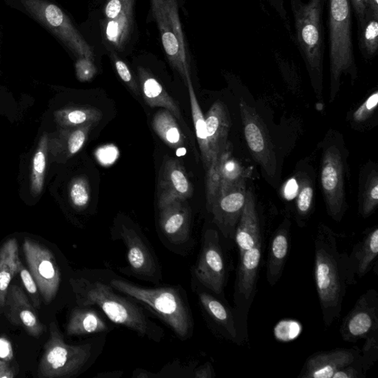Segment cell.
I'll list each match as a JSON object with an SVG mask.
<instances>
[{
  "instance_id": "6da1fadb",
  "label": "cell",
  "mask_w": 378,
  "mask_h": 378,
  "mask_svg": "<svg viewBox=\"0 0 378 378\" xmlns=\"http://www.w3.org/2000/svg\"><path fill=\"white\" fill-rule=\"evenodd\" d=\"M90 277H73L70 285L78 306H94L115 324L123 326L160 343L165 336L164 329L152 321L149 310L106 283L99 270H95Z\"/></svg>"
},
{
  "instance_id": "7a4b0ae2",
  "label": "cell",
  "mask_w": 378,
  "mask_h": 378,
  "mask_svg": "<svg viewBox=\"0 0 378 378\" xmlns=\"http://www.w3.org/2000/svg\"><path fill=\"white\" fill-rule=\"evenodd\" d=\"M314 278L324 323L329 327L341 316L346 290L357 281L349 255L339 251L338 236L324 225L315 239Z\"/></svg>"
},
{
  "instance_id": "3957f363",
  "label": "cell",
  "mask_w": 378,
  "mask_h": 378,
  "mask_svg": "<svg viewBox=\"0 0 378 378\" xmlns=\"http://www.w3.org/2000/svg\"><path fill=\"white\" fill-rule=\"evenodd\" d=\"M110 283L156 315L180 340L192 336L195 324L187 293L181 286L143 287L119 278L110 279Z\"/></svg>"
},
{
  "instance_id": "277c9868",
  "label": "cell",
  "mask_w": 378,
  "mask_h": 378,
  "mask_svg": "<svg viewBox=\"0 0 378 378\" xmlns=\"http://www.w3.org/2000/svg\"><path fill=\"white\" fill-rule=\"evenodd\" d=\"M328 0H290L294 19L292 38L305 63L316 93L321 94L323 83L325 34L323 14Z\"/></svg>"
},
{
  "instance_id": "5b68a950",
  "label": "cell",
  "mask_w": 378,
  "mask_h": 378,
  "mask_svg": "<svg viewBox=\"0 0 378 378\" xmlns=\"http://www.w3.org/2000/svg\"><path fill=\"white\" fill-rule=\"evenodd\" d=\"M329 54L331 66V102L339 91L343 75L355 80L357 67L352 34L351 0H328Z\"/></svg>"
},
{
  "instance_id": "8992f818",
  "label": "cell",
  "mask_w": 378,
  "mask_h": 378,
  "mask_svg": "<svg viewBox=\"0 0 378 378\" xmlns=\"http://www.w3.org/2000/svg\"><path fill=\"white\" fill-rule=\"evenodd\" d=\"M104 342L95 339L94 342L70 345L64 340L55 322L50 324V338L38 368L40 378H70L80 374L99 357Z\"/></svg>"
},
{
  "instance_id": "52a82bcc",
  "label": "cell",
  "mask_w": 378,
  "mask_h": 378,
  "mask_svg": "<svg viewBox=\"0 0 378 378\" xmlns=\"http://www.w3.org/2000/svg\"><path fill=\"white\" fill-rule=\"evenodd\" d=\"M13 5L51 32L80 59L93 60L91 47L62 10L49 0H13Z\"/></svg>"
},
{
  "instance_id": "ba28073f",
  "label": "cell",
  "mask_w": 378,
  "mask_h": 378,
  "mask_svg": "<svg viewBox=\"0 0 378 378\" xmlns=\"http://www.w3.org/2000/svg\"><path fill=\"white\" fill-rule=\"evenodd\" d=\"M116 237L127 248L129 273L138 279L159 284L163 278L161 267L149 240L142 232L121 224Z\"/></svg>"
},
{
  "instance_id": "9c48e42d",
  "label": "cell",
  "mask_w": 378,
  "mask_h": 378,
  "mask_svg": "<svg viewBox=\"0 0 378 378\" xmlns=\"http://www.w3.org/2000/svg\"><path fill=\"white\" fill-rule=\"evenodd\" d=\"M195 274L200 283L213 294L224 295L227 281V265L220 244L219 233L208 229L203 236Z\"/></svg>"
},
{
  "instance_id": "30bf717a",
  "label": "cell",
  "mask_w": 378,
  "mask_h": 378,
  "mask_svg": "<svg viewBox=\"0 0 378 378\" xmlns=\"http://www.w3.org/2000/svg\"><path fill=\"white\" fill-rule=\"evenodd\" d=\"M23 250L27 264L45 305L54 301L61 284V271L52 252L38 241L26 239Z\"/></svg>"
},
{
  "instance_id": "8fae6325",
  "label": "cell",
  "mask_w": 378,
  "mask_h": 378,
  "mask_svg": "<svg viewBox=\"0 0 378 378\" xmlns=\"http://www.w3.org/2000/svg\"><path fill=\"white\" fill-rule=\"evenodd\" d=\"M263 240L253 248L239 254L235 285L234 307L244 326L248 327V316L257 290V282L263 257Z\"/></svg>"
},
{
  "instance_id": "7c38bea8",
  "label": "cell",
  "mask_w": 378,
  "mask_h": 378,
  "mask_svg": "<svg viewBox=\"0 0 378 378\" xmlns=\"http://www.w3.org/2000/svg\"><path fill=\"white\" fill-rule=\"evenodd\" d=\"M239 111L248 146L254 158L268 176H275L277 160L272 142L259 115L244 100L241 99Z\"/></svg>"
},
{
  "instance_id": "4fadbf2b",
  "label": "cell",
  "mask_w": 378,
  "mask_h": 378,
  "mask_svg": "<svg viewBox=\"0 0 378 378\" xmlns=\"http://www.w3.org/2000/svg\"><path fill=\"white\" fill-rule=\"evenodd\" d=\"M344 168L342 154L334 146L323 154L321 183L328 215L341 222L346 211Z\"/></svg>"
},
{
  "instance_id": "5bb4252c",
  "label": "cell",
  "mask_w": 378,
  "mask_h": 378,
  "mask_svg": "<svg viewBox=\"0 0 378 378\" xmlns=\"http://www.w3.org/2000/svg\"><path fill=\"white\" fill-rule=\"evenodd\" d=\"M198 296L210 323L221 337L237 345L247 342L248 327L240 322L235 308L215 294L201 292Z\"/></svg>"
},
{
  "instance_id": "9a60e30c",
  "label": "cell",
  "mask_w": 378,
  "mask_h": 378,
  "mask_svg": "<svg viewBox=\"0 0 378 378\" xmlns=\"http://www.w3.org/2000/svg\"><path fill=\"white\" fill-rule=\"evenodd\" d=\"M378 333V294L370 289L357 299L340 328L344 342L356 343Z\"/></svg>"
},
{
  "instance_id": "2e32d148",
  "label": "cell",
  "mask_w": 378,
  "mask_h": 378,
  "mask_svg": "<svg viewBox=\"0 0 378 378\" xmlns=\"http://www.w3.org/2000/svg\"><path fill=\"white\" fill-rule=\"evenodd\" d=\"M193 187L179 161L165 158L158 180L159 209L177 200H187L193 196Z\"/></svg>"
},
{
  "instance_id": "e0dca14e",
  "label": "cell",
  "mask_w": 378,
  "mask_h": 378,
  "mask_svg": "<svg viewBox=\"0 0 378 378\" xmlns=\"http://www.w3.org/2000/svg\"><path fill=\"white\" fill-rule=\"evenodd\" d=\"M3 314L10 323L23 328L32 337L40 338L45 332L27 296L16 285L8 287Z\"/></svg>"
},
{
  "instance_id": "ac0fdd59",
  "label": "cell",
  "mask_w": 378,
  "mask_h": 378,
  "mask_svg": "<svg viewBox=\"0 0 378 378\" xmlns=\"http://www.w3.org/2000/svg\"><path fill=\"white\" fill-rule=\"evenodd\" d=\"M361 349L337 348L310 355L298 378H333L338 371L351 364L359 355Z\"/></svg>"
},
{
  "instance_id": "d6986e66",
  "label": "cell",
  "mask_w": 378,
  "mask_h": 378,
  "mask_svg": "<svg viewBox=\"0 0 378 378\" xmlns=\"http://www.w3.org/2000/svg\"><path fill=\"white\" fill-rule=\"evenodd\" d=\"M245 182L220 196L209 211L224 237L235 239L236 229L246 202Z\"/></svg>"
},
{
  "instance_id": "ffe728a7",
  "label": "cell",
  "mask_w": 378,
  "mask_h": 378,
  "mask_svg": "<svg viewBox=\"0 0 378 378\" xmlns=\"http://www.w3.org/2000/svg\"><path fill=\"white\" fill-rule=\"evenodd\" d=\"M153 11L156 15L161 29L162 42L170 62L186 82L190 78L189 67L186 51H184L174 34L169 21L166 1L165 0H152Z\"/></svg>"
},
{
  "instance_id": "44dd1931",
  "label": "cell",
  "mask_w": 378,
  "mask_h": 378,
  "mask_svg": "<svg viewBox=\"0 0 378 378\" xmlns=\"http://www.w3.org/2000/svg\"><path fill=\"white\" fill-rule=\"evenodd\" d=\"M191 220V209L187 200H174L160 209V227L163 235L174 244L189 241Z\"/></svg>"
},
{
  "instance_id": "7402d4cb",
  "label": "cell",
  "mask_w": 378,
  "mask_h": 378,
  "mask_svg": "<svg viewBox=\"0 0 378 378\" xmlns=\"http://www.w3.org/2000/svg\"><path fill=\"white\" fill-rule=\"evenodd\" d=\"M290 226V222L285 220L270 240L266 279L271 286L279 282L284 272L292 244Z\"/></svg>"
},
{
  "instance_id": "603a6c76",
  "label": "cell",
  "mask_w": 378,
  "mask_h": 378,
  "mask_svg": "<svg viewBox=\"0 0 378 378\" xmlns=\"http://www.w3.org/2000/svg\"><path fill=\"white\" fill-rule=\"evenodd\" d=\"M235 240L239 255L263 240L255 198L251 190L246 191L245 205L236 229Z\"/></svg>"
},
{
  "instance_id": "cb8c5ba5",
  "label": "cell",
  "mask_w": 378,
  "mask_h": 378,
  "mask_svg": "<svg viewBox=\"0 0 378 378\" xmlns=\"http://www.w3.org/2000/svg\"><path fill=\"white\" fill-rule=\"evenodd\" d=\"M106 318L101 310L94 306H78L71 313L67 334L82 336L110 333L112 329Z\"/></svg>"
},
{
  "instance_id": "d4e9b609",
  "label": "cell",
  "mask_w": 378,
  "mask_h": 378,
  "mask_svg": "<svg viewBox=\"0 0 378 378\" xmlns=\"http://www.w3.org/2000/svg\"><path fill=\"white\" fill-rule=\"evenodd\" d=\"M211 158L225 150L231 128L230 116L224 103L217 102L205 115ZM212 161V160H211Z\"/></svg>"
},
{
  "instance_id": "484cf974",
  "label": "cell",
  "mask_w": 378,
  "mask_h": 378,
  "mask_svg": "<svg viewBox=\"0 0 378 378\" xmlns=\"http://www.w3.org/2000/svg\"><path fill=\"white\" fill-rule=\"evenodd\" d=\"M378 227L368 231L364 238L353 248L349 255L356 276L363 278L377 265Z\"/></svg>"
},
{
  "instance_id": "4316f807",
  "label": "cell",
  "mask_w": 378,
  "mask_h": 378,
  "mask_svg": "<svg viewBox=\"0 0 378 378\" xmlns=\"http://www.w3.org/2000/svg\"><path fill=\"white\" fill-rule=\"evenodd\" d=\"M139 77L141 89L144 100L151 108H163L170 111L178 120L182 119L180 110L177 102L163 88L161 84L150 73L140 69Z\"/></svg>"
},
{
  "instance_id": "83f0119b",
  "label": "cell",
  "mask_w": 378,
  "mask_h": 378,
  "mask_svg": "<svg viewBox=\"0 0 378 378\" xmlns=\"http://www.w3.org/2000/svg\"><path fill=\"white\" fill-rule=\"evenodd\" d=\"M21 263L16 239H8L0 248V314H3L8 287Z\"/></svg>"
},
{
  "instance_id": "f1b7e54d",
  "label": "cell",
  "mask_w": 378,
  "mask_h": 378,
  "mask_svg": "<svg viewBox=\"0 0 378 378\" xmlns=\"http://www.w3.org/2000/svg\"><path fill=\"white\" fill-rule=\"evenodd\" d=\"M174 118L170 111L161 110L154 115L152 128L167 146L178 150L185 145V137Z\"/></svg>"
},
{
  "instance_id": "f546056e",
  "label": "cell",
  "mask_w": 378,
  "mask_h": 378,
  "mask_svg": "<svg viewBox=\"0 0 378 378\" xmlns=\"http://www.w3.org/2000/svg\"><path fill=\"white\" fill-rule=\"evenodd\" d=\"M187 84L189 92L190 104L191 108V114L193 125L196 132V137L199 143V147L201 152V157L206 171L210 167L211 163V154L209 148L208 140L207 128L205 121V116L203 115L197 96L193 91V87L191 80V78L187 80Z\"/></svg>"
},
{
  "instance_id": "4dcf8cb0",
  "label": "cell",
  "mask_w": 378,
  "mask_h": 378,
  "mask_svg": "<svg viewBox=\"0 0 378 378\" xmlns=\"http://www.w3.org/2000/svg\"><path fill=\"white\" fill-rule=\"evenodd\" d=\"M357 43L366 60L374 59L378 51V16L367 10L364 21L357 25Z\"/></svg>"
},
{
  "instance_id": "1f68e13d",
  "label": "cell",
  "mask_w": 378,
  "mask_h": 378,
  "mask_svg": "<svg viewBox=\"0 0 378 378\" xmlns=\"http://www.w3.org/2000/svg\"><path fill=\"white\" fill-rule=\"evenodd\" d=\"M132 4L133 0H127L119 15L106 25V38L115 46L121 47L127 40L132 21Z\"/></svg>"
},
{
  "instance_id": "d6a6232c",
  "label": "cell",
  "mask_w": 378,
  "mask_h": 378,
  "mask_svg": "<svg viewBox=\"0 0 378 378\" xmlns=\"http://www.w3.org/2000/svg\"><path fill=\"white\" fill-rule=\"evenodd\" d=\"M221 156L222 186L220 196L225 195L238 187L240 183L245 182L244 170L237 161L231 158L230 143L228 142L226 147L222 152Z\"/></svg>"
},
{
  "instance_id": "836d02e7",
  "label": "cell",
  "mask_w": 378,
  "mask_h": 378,
  "mask_svg": "<svg viewBox=\"0 0 378 378\" xmlns=\"http://www.w3.org/2000/svg\"><path fill=\"white\" fill-rule=\"evenodd\" d=\"M378 204V174L376 169L368 173L360 186L359 212L364 218L371 216Z\"/></svg>"
},
{
  "instance_id": "e575fe53",
  "label": "cell",
  "mask_w": 378,
  "mask_h": 378,
  "mask_svg": "<svg viewBox=\"0 0 378 378\" xmlns=\"http://www.w3.org/2000/svg\"><path fill=\"white\" fill-rule=\"evenodd\" d=\"M102 113L95 108H73L63 111L60 115L62 125L70 128H79L88 123H98L102 119Z\"/></svg>"
},
{
  "instance_id": "d590c367",
  "label": "cell",
  "mask_w": 378,
  "mask_h": 378,
  "mask_svg": "<svg viewBox=\"0 0 378 378\" xmlns=\"http://www.w3.org/2000/svg\"><path fill=\"white\" fill-rule=\"evenodd\" d=\"M222 152L213 157L210 167L206 170V189L207 209L209 212L220 196L222 186Z\"/></svg>"
},
{
  "instance_id": "8d00e7d4",
  "label": "cell",
  "mask_w": 378,
  "mask_h": 378,
  "mask_svg": "<svg viewBox=\"0 0 378 378\" xmlns=\"http://www.w3.org/2000/svg\"><path fill=\"white\" fill-rule=\"evenodd\" d=\"M366 342L359 355L351 364L360 373L363 378L378 359V333L365 339Z\"/></svg>"
},
{
  "instance_id": "74e56055",
  "label": "cell",
  "mask_w": 378,
  "mask_h": 378,
  "mask_svg": "<svg viewBox=\"0 0 378 378\" xmlns=\"http://www.w3.org/2000/svg\"><path fill=\"white\" fill-rule=\"evenodd\" d=\"M70 198L73 206L84 210L88 206L91 201V189L88 180L85 178H77L71 182Z\"/></svg>"
},
{
  "instance_id": "f35d334b",
  "label": "cell",
  "mask_w": 378,
  "mask_h": 378,
  "mask_svg": "<svg viewBox=\"0 0 378 378\" xmlns=\"http://www.w3.org/2000/svg\"><path fill=\"white\" fill-rule=\"evenodd\" d=\"M46 141L43 139L33 161L32 190L36 196L41 192L43 187L46 169Z\"/></svg>"
},
{
  "instance_id": "ab89813d",
  "label": "cell",
  "mask_w": 378,
  "mask_h": 378,
  "mask_svg": "<svg viewBox=\"0 0 378 378\" xmlns=\"http://www.w3.org/2000/svg\"><path fill=\"white\" fill-rule=\"evenodd\" d=\"M314 199V189L309 181L303 180L301 182L297 198V211L300 221L305 219L311 209ZM301 222H299V226Z\"/></svg>"
},
{
  "instance_id": "60d3db41",
  "label": "cell",
  "mask_w": 378,
  "mask_h": 378,
  "mask_svg": "<svg viewBox=\"0 0 378 378\" xmlns=\"http://www.w3.org/2000/svg\"><path fill=\"white\" fill-rule=\"evenodd\" d=\"M18 273L21 275L23 284L24 285L27 293L30 295L34 307L40 308V295L38 292V287L30 272L23 266L22 261L19 264Z\"/></svg>"
},
{
  "instance_id": "b9f144b4",
  "label": "cell",
  "mask_w": 378,
  "mask_h": 378,
  "mask_svg": "<svg viewBox=\"0 0 378 378\" xmlns=\"http://www.w3.org/2000/svg\"><path fill=\"white\" fill-rule=\"evenodd\" d=\"M378 103V93L375 92L368 98L364 103L358 108L353 115L355 122L361 123L366 121L372 116L376 110Z\"/></svg>"
},
{
  "instance_id": "7bdbcfd3",
  "label": "cell",
  "mask_w": 378,
  "mask_h": 378,
  "mask_svg": "<svg viewBox=\"0 0 378 378\" xmlns=\"http://www.w3.org/2000/svg\"><path fill=\"white\" fill-rule=\"evenodd\" d=\"M116 71L121 80L129 86V88L137 95H140L139 86L135 82L130 69L127 64L119 59H114Z\"/></svg>"
},
{
  "instance_id": "ee69618b",
  "label": "cell",
  "mask_w": 378,
  "mask_h": 378,
  "mask_svg": "<svg viewBox=\"0 0 378 378\" xmlns=\"http://www.w3.org/2000/svg\"><path fill=\"white\" fill-rule=\"evenodd\" d=\"M76 73L81 82H87L93 79L96 70L91 60L81 58L76 63Z\"/></svg>"
},
{
  "instance_id": "f6af8a7d",
  "label": "cell",
  "mask_w": 378,
  "mask_h": 378,
  "mask_svg": "<svg viewBox=\"0 0 378 378\" xmlns=\"http://www.w3.org/2000/svg\"><path fill=\"white\" fill-rule=\"evenodd\" d=\"M265 1L274 8L279 17L283 19L287 31L290 32V36L292 38L293 33L288 21L284 0H265Z\"/></svg>"
},
{
  "instance_id": "bcb514c9",
  "label": "cell",
  "mask_w": 378,
  "mask_h": 378,
  "mask_svg": "<svg viewBox=\"0 0 378 378\" xmlns=\"http://www.w3.org/2000/svg\"><path fill=\"white\" fill-rule=\"evenodd\" d=\"M351 5L354 9L357 24H361L365 18L368 10V0H351Z\"/></svg>"
},
{
  "instance_id": "7dc6e473",
  "label": "cell",
  "mask_w": 378,
  "mask_h": 378,
  "mask_svg": "<svg viewBox=\"0 0 378 378\" xmlns=\"http://www.w3.org/2000/svg\"><path fill=\"white\" fill-rule=\"evenodd\" d=\"M127 0H109L105 9V14L108 18L113 19L117 17Z\"/></svg>"
},
{
  "instance_id": "c3c4849f",
  "label": "cell",
  "mask_w": 378,
  "mask_h": 378,
  "mask_svg": "<svg viewBox=\"0 0 378 378\" xmlns=\"http://www.w3.org/2000/svg\"><path fill=\"white\" fill-rule=\"evenodd\" d=\"M192 377L196 378H213L215 377V373L211 364L207 362L204 365L197 368Z\"/></svg>"
},
{
  "instance_id": "681fc988",
  "label": "cell",
  "mask_w": 378,
  "mask_h": 378,
  "mask_svg": "<svg viewBox=\"0 0 378 378\" xmlns=\"http://www.w3.org/2000/svg\"><path fill=\"white\" fill-rule=\"evenodd\" d=\"M0 358L4 361H11L13 358L12 346L4 338H0Z\"/></svg>"
},
{
  "instance_id": "f907efd6",
  "label": "cell",
  "mask_w": 378,
  "mask_h": 378,
  "mask_svg": "<svg viewBox=\"0 0 378 378\" xmlns=\"http://www.w3.org/2000/svg\"><path fill=\"white\" fill-rule=\"evenodd\" d=\"M298 186L295 180H290L285 188V196L287 199H293L298 192Z\"/></svg>"
},
{
  "instance_id": "816d5d0a",
  "label": "cell",
  "mask_w": 378,
  "mask_h": 378,
  "mask_svg": "<svg viewBox=\"0 0 378 378\" xmlns=\"http://www.w3.org/2000/svg\"><path fill=\"white\" fill-rule=\"evenodd\" d=\"M15 376L11 367L4 361H0V378H12Z\"/></svg>"
},
{
  "instance_id": "f5cc1de1",
  "label": "cell",
  "mask_w": 378,
  "mask_h": 378,
  "mask_svg": "<svg viewBox=\"0 0 378 378\" xmlns=\"http://www.w3.org/2000/svg\"><path fill=\"white\" fill-rule=\"evenodd\" d=\"M132 377H137V378H149V377H156L157 375L152 374L151 373H149L146 370H143L141 369H137L134 372Z\"/></svg>"
},
{
  "instance_id": "db71d44e",
  "label": "cell",
  "mask_w": 378,
  "mask_h": 378,
  "mask_svg": "<svg viewBox=\"0 0 378 378\" xmlns=\"http://www.w3.org/2000/svg\"><path fill=\"white\" fill-rule=\"evenodd\" d=\"M368 10L378 16V0H368Z\"/></svg>"
},
{
  "instance_id": "11a10c76",
  "label": "cell",
  "mask_w": 378,
  "mask_h": 378,
  "mask_svg": "<svg viewBox=\"0 0 378 378\" xmlns=\"http://www.w3.org/2000/svg\"><path fill=\"white\" fill-rule=\"evenodd\" d=\"M123 375V372H111V373H101L95 377H99V378H119L121 377Z\"/></svg>"
}]
</instances>
